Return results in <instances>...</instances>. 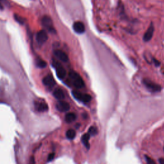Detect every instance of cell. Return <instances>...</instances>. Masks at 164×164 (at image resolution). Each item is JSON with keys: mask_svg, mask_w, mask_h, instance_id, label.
<instances>
[{"mask_svg": "<svg viewBox=\"0 0 164 164\" xmlns=\"http://www.w3.org/2000/svg\"><path fill=\"white\" fill-rule=\"evenodd\" d=\"M69 78L73 85L77 89H82L85 86V83L81 76L74 71H71L69 74Z\"/></svg>", "mask_w": 164, "mask_h": 164, "instance_id": "obj_1", "label": "cell"}, {"mask_svg": "<svg viewBox=\"0 0 164 164\" xmlns=\"http://www.w3.org/2000/svg\"><path fill=\"white\" fill-rule=\"evenodd\" d=\"M143 83L146 87V89L151 92H158L162 90V87L160 85L150 80V79H143Z\"/></svg>", "mask_w": 164, "mask_h": 164, "instance_id": "obj_2", "label": "cell"}, {"mask_svg": "<svg viewBox=\"0 0 164 164\" xmlns=\"http://www.w3.org/2000/svg\"><path fill=\"white\" fill-rule=\"evenodd\" d=\"M72 94L76 99L83 103H89L92 100V97L90 95L88 94L82 93L81 92L77 90H73L72 92Z\"/></svg>", "mask_w": 164, "mask_h": 164, "instance_id": "obj_3", "label": "cell"}, {"mask_svg": "<svg viewBox=\"0 0 164 164\" xmlns=\"http://www.w3.org/2000/svg\"><path fill=\"white\" fill-rule=\"evenodd\" d=\"M42 24L43 26L48 29V30L51 32H55L54 28L53 25V21L48 16H44V18L42 19Z\"/></svg>", "mask_w": 164, "mask_h": 164, "instance_id": "obj_4", "label": "cell"}, {"mask_svg": "<svg viewBox=\"0 0 164 164\" xmlns=\"http://www.w3.org/2000/svg\"><path fill=\"white\" fill-rule=\"evenodd\" d=\"M48 34L44 30H40L37 33L36 40L37 43L40 44H43L44 43H45L48 40Z\"/></svg>", "mask_w": 164, "mask_h": 164, "instance_id": "obj_5", "label": "cell"}, {"mask_svg": "<svg viewBox=\"0 0 164 164\" xmlns=\"http://www.w3.org/2000/svg\"><path fill=\"white\" fill-rule=\"evenodd\" d=\"M54 66H55L56 68V74L57 77L60 79H64L66 76V71L64 68V67L60 64H58V63H56Z\"/></svg>", "mask_w": 164, "mask_h": 164, "instance_id": "obj_6", "label": "cell"}, {"mask_svg": "<svg viewBox=\"0 0 164 164\" xmlns=\"http://www.w3.org/2000/svg\"><path fill=\"white\" fill-rule=\"evenodd\" d=\"M57 109L61 112H66L69 110L70 105L68 103H67L64 101H59L56 104Z\"/></svg>", "mask_w": 164, "mask_h": 164, "instance_id": "obj_7", "label": "cell"}, {"mask_svg": "<svg viewBox=\"0 0 164 164\" xmlns=\"http://www.w3.org/2000/svg\"><path fill=\"white\" fill-rule=\"evenodd\" d=\"M154 31V28L153 23H151L150 24L149 27L148 28V30L146 32L144 35V37H143V39L145 42H149L153 36V33Z\"/></svg>", "mask_w": 164, "mask_h": 164, "instance_id": "obj_8", "label": "cell"}, {"mask_svg": "<svg viewBox=\"0 0 164 164\" xmlns=\"http://www.w3.org/2000/svg\"><path fill=\"white\" fill-rule=\"evenodd\" d=\"M54 54L62 62H67L69 60V57L67 56V54L62 50H56V51H54Z\"/></svg>", "mask_w": 164, "mask_h": 164, "instance_id": "obj_9", "label": "cell"}, {"mask_svg": "<svg viewBox=\"0 0 164 164\" xmlns=\"http://www.w3.org/2000/svg\"><path fill=\"white\" fill-rule=\"evenodd\" d=\"M73 29L75 32H76L79 34H82V33H84L85 31V25L83 24V23L80 21L75 22L73 24Z\"/></svg>", "mask_w": 164, "mask_h": 164, "instance_id": "obj_10", "label": "cell"}, {"mask_svg": "<svg viewBox=\"0 0 164 164\" xmlns=\"http://www.w3.org/2000/svg\"><path fill=\"white\" fill-rule=\"evenodd\" d=\"M43 82L44 85L49 87H52L56 85L55 80L51 75H48L45 76L43 79Z\"/></svg>", "mask_w": 164, "mask_h": 164, "instance_id": "obj_11", "label": "cell"}, {"mask_svg": "<svg viewBox=\"0 0 164 164\" xmlns=\"http://www.w3.org/2000/svg\"><path fill=\"white\" fill-rule=\"evenodd\" d=\"M90 135L89 133H85L82 137V142H83V145L85 146V148L87 149H89L90 148V144H89V138H90Z\"/></svg>", "mask_w": 164, "mask_h": 164, "instance_id": "obj_12", "label": "cell"}, {"mask_svg": "<svg viewBox=\"0 0 164 164\" xmlns=\"http://www.w3.org/2000/svg\"><path fill=\"white\" fill-rule=\"evenodd\" d=\"M53 96L56 99L59 100L64 99L65 98L64 92L60 89H57L56 90H54L53 92Z\"/></svg>", "mask_w": 164, "mask_h": 164, "instance_id": "obj_13", "label": "cell"}, {"mask_svg": "<svg viewBox=\"0 0 164 164\" xmlns=\"http://www.w3.org/2000/svg\"><path fill=\"white\" fill-rule=\"evenodd\" d=\"M76 115L73 112L67 113L65 116V121L67 123H73L76 120Z\"/></svg>", "mask_w": 164, "mask_h": 164, "instance_id": "obj_14", "label": "cell"}, {"mask_svg": "<svg viewBox=\"0 0 164 164\" xmlns=\"http://www.w3.org/2000/svg\"><path fill=\"white\" fill-rule=\"evenodd\" d=\"M66 137L70 140H73L76 137V132L74 129H68L66 132Z\"/></svg>", "mask_w": 164, "mask_h": 164, "instance_id": "obj_15", "label": "cell"}, {"mask_svg": "<svg viewBox=\"0 0 164 164\" xmlns=\"http://www.w3.org/2000/svg\"><path fill=\"white\" fill-rule=\"evenodd\" d=\"M98 129L95 126H91L89 129V132H88V133L90 135V136H94L98 134Z\"/></svg>", "mask_w": 164, "mask_h": 164, "instance_id": "obj_16", "label": "cell"}, {"mask_svg": "<svg viewBox=\"0 0 164 164\" xmlns=\"http://www.w3.org/2000/svg\"><path fill=\"white\" fill-rule=\"evenodd\" d=\"M48 104L44 103H41L39 104V107H38V110H39V111L40 112H46V110H48Z\"/></svg>", "mask_w": 164, "mask_h": 164, "instance_id": "obj_17", "label": "cell"}, {"mask_svg": "<svg viewBox=\"0 0 164 164\" xmlns=\"http://www.w3.org/2000/svg\"><path fill=\"white\" fill-rule=\"evenodd\" d=\"M37 65L39 66V67H42V68H44V67H45L46 66V65H47V64H46V62L43 60H37Z\"/></svg>", "mask_w": 164, "mask_h": 164, "instance_id": "obj_18", "label": "cell"}, {"mask_svg": "<svg viewBox=\"0 0 164 164\" xmlns=\"http://www.w3.org/2000/svg\"><path fill=\"white\" fill-rule=\"evenodd\" d=\"M14 18H15V19L17 21H18V23H19L20 24H23L24 23V20L21 16L15 14V15H14Z\"/></svg>", "mask_w": 164, "mask_h": 164, "instance_id": "obj_19", "label": "cell"}, {"mask_svg": "<svg viewBox=\"0 0 164 164\" xmlns=\"http://www.w3.org/2000/svg\"><path fill=\"white\" fill-rule=\"evenodd\" d=\"M145 158H146V162L148 163H155V162L153 160V159H151V158H149V157L148 156H145Z\"/></svg>", "mask_w": 164, "mask_h": 164, "instance_id": "obj_20", "label": "cell"}, {"mask_svg": "<svg viewBox=\"0 0 164 164\" xmlns=\"http://www.w3.org/2000/svg\"><path fill=\"white\" fill-rule=\"evenodd\" d=\"M54 153H50L49 154V156H48V162H50V161H51V160H53V158H54Z\"/></svg>", "mask_w": 164, "mask_h": 164, "instance_id": "obj_21", "label": "cell"}, {"mask_svg": "<svg viewBox=\"0 0 164 164\" xmlns=\"http://www.w3.org/2000/svg\"><path fill=\"white\" fill-rule=\"evenodd\" d=\"M153 61L156 66H159L160 65V62L158 61L157 59H155V58H153Z\"/></svg>", "mask_w": 164, "mask_h": 164, "instance_id": "obj_22", "label": "cell"}, {"mask_svg": "<svg viewBox=\"0 0 164 164\" xmlns=\"http://www.w3.org/2000/svg\"><path fill=\"white\" fill-rule=\"evenodd\" d=\"M159 162L161 164H164V159L163 158H160L159 159Z\"/></svg>", "mask_w": 164, "mask_h": 164, "instance_id": "obj_23", "label": "cell"}, {"mask_svg": "<svg viewBox=\"0 0 164 164\" xmlns=\"http://www.w3.org/2000/svg\"><path fill=\"white\" fill-rule=\"evenodd\" d=\"M3 5H1V3H0V9H3Z\"/></svg>", "mask_w": 164, "mask_h": 164, "instance_id": "obj_24", "label": "cell"}, {"mask_svg": "<svg viewBox=\"0 0 164 164\" xmlns=\"http://www.w3.org/2000/svg\"><path fill=\"white\" fill-rule=\"evenodd\" d=\"M163 150H164V148H163Z\"/></svg>", "mask_w": 164, "mask_h": 164, "instance_id": "obj_25", "label": "cell"}]
</instances>
